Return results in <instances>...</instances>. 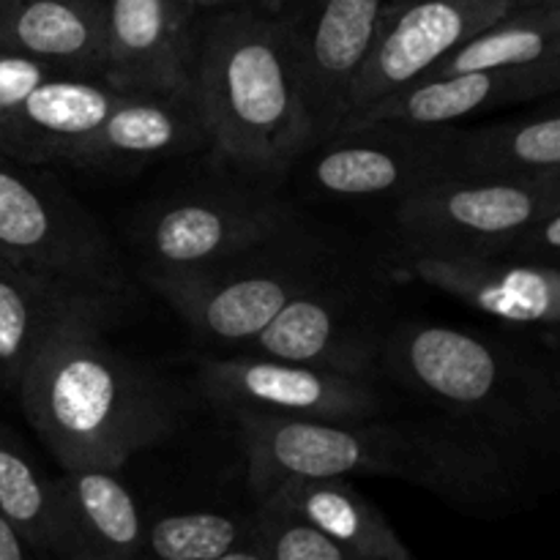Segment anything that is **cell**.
Returning <instances> with one entry per match:
<instances>
[{
  "mask_svg": "<svg viewBox=\"0 0 560 560\" xmlns=\"http://www.w3.org/2000/svg\"><path fill=\"white\" fill-rule=\"evenodd\" d=\"M36 558L33 547L27 545L25 534L16 528L9 514L0 512V560H27Z\"/></svg>",
  "mask_w": 560,
  "mask_h": 560,
  "instance_id": "30",
  "label": "cell"
},
{
  "mask_svg": "<svg viewBox=\"0 0 560 560\" xmlns=\"http://www.w3.org/2000/svg\"><path fill=\"white\" fill-rule=\"evenodd\" d=\"M200 388L228 413L252 410L331 421L377 419L386 413V397L372 377L342 375L260 353L202 361Z\"/></svg>",
  "mask_w": 560,
  "mask_h": 560,
  "instance_id": "12",
  "label": "cell"
},
{
  "mask_svg": "<svg viewBox=\"0 0 560 560\" xmlns=\"http://www.w3.org/2000/svg\"><path fill=\"white\" fill-rule=\"evenodd\" d=\"M539 184L545 186V191H547V197L552 200V206H560V170H556V173L539 175Z\"/></svg>",
  "mask_w": 560,
  "mask_h": 560,
  "instance_id": "31",
  "label": "cell"
},
{
  "mask_svg": "<svg viewBox=\"0 0 560 560\" xmlns=\"http://www.w3.org/2000/svg\"><path fill=\"white\" fill-rule=\"evenodd\" d=\"M58 71L66 69L44 63V60L27 58V55L3 52V49H0V115H5L11 107H16L33 88L42 85L44 80H49V77L58 74ZM71 74H74V71H71Z\"/></svg>",
  "mask_w": 560,
  "mask_h": 560,
  "instance_id": "28",
  "label": "cell"
},
{
  "mask_svg": "<svg viewBox=\"0 0 560 560\" xmlns=\"http://www.w3.org/2000/svg\"><path fill=\"white\" fill-rule=\"evenodd\" d=\"M0 255L80 288L129 290L104 224L38 164L0 153Z\"/></svg>",
  "mask_w": 560,
  "mask_h": 560,
  "instance_id": "6",
  "label": "cell"
},
{
  "mask_svg": "<svg viewBox=\"0 0 560 560\" xmlns=\"http://www.w3.org/2000/svg\"><path fill=\"white\" fill-rule=\"evenodd\" d=\"M326 244L304 230L189 271H145V282L217 345H249L295 295L334 277Z\"/></svg>",
  "mask_w": 560,
  "mask_h": 560,
  "instance_id": "5",
  "label": "cell"
},
{
  "mask_svg": "<svg viewBox=\"0 0 560 560\" xmlns=\"http://www.w3.org/2000/svg\"><path fill=\"white\" fill-rule=\"evenodd\" d=\"M238 3H246V0H197V5H200V9H208V11L228 9V5H238Z\"/></svg>",
  "mask_w": 560,
  "mask_h": 560,
  "instance_id": "32",
  "label": "cell"
},
{
  "mask_svg": "<svg viewBox=\"0 0 560 560\" xmlns=\"http://www.w3.org/2000/svg\"><path fill=\"white\" fill-rule=\"evenodd\" d=\"M520 118L459 126L452 137L448 178H539L560 170V91Z\"/></svg>",
  "mask_w": 560,
  "mask_h": 560,
  "instance_id": "22",
  "label": "cell"
},
{
  "mask_svg": "<svg viewBox=\"0 0 560 560\" xmlns=\"http://www.w3.org/2000/svg\"><path fill=\"white\" fill-rule=\"evenodd\" d=\"M0 512L14 520L36 558H52V479L38 474L5 424H0Z\"/></svg>",
  "mask_w": 560,
  "mask_h": 560,
  "instance_id": "26",
  "label": "cell"
},
{
  "mask_svg": "<svg viewBox=\"0 0 560 560\" xmlns=\"http://www.w3.org/2000/svg\"><path fill=\"white\" fill-rule=\"evenodd\" d=\"M408 255L501 257L552 206L539 178H443L394 202Z\"/></svg>",
  "mask_w": 560,
  "mask_h": 560,
  "instance_id": "7",
  "label": "cell"
},
{
  "mask_svg": "<svg viewBox=\"0 0 560 560\" xmlns=\"http://www.w3.org/2000/svg\"><path fill=\"white\" fill-rule=\"evenodd\" d=\"M381 375L517 465L536 495L560 487V355L443 323H392Z\"/></svg>",
  "mask_w": 560,
  "mask_h": 560,
  "instance_id": "2",
  "label": "cell"
},
{
  "mask_svg": "<svg viewBox=\"0 0 560 560\" xmlns=\"http://www.w3.org/2000/svg\"><path fill=\"white\" fill-rule=\"evenodd\" d=\"M260 498L288 479L381 476L430 490L457 506L495 509L536 495L517 465L452 419H293L233 410Z\"/></svg>",
  "mask_w": 560,
  "mask_h": 560,
  "instance_id": "1",
  "label": "cell"
},
{
  "mask_svg": "<svg viewBox=\"0 0 560 560\" xmlns=\"http://www.w3.org/2000/svg\"><path fill=\"white\" fill-rule=\"evenodd\" d=\"M501 257H523V260L560 262V206L550 208L545 217L536 219L528 230L517 235L506 255Z\"/></svg>",
  "mask_w": 560,
  "mask_h": 560,
  "instance_id": "29",
  "label": "cell"
},
{
  "mask_svg": "<svg viewBox=\"0 0 560 560\" xmlns=\"http://www.w3.org/2000/svg\"><path fill=\"white\" fill-rule=\"evenodd\" d=\"M145 530L115 470L74 468L52 479V558L135 560L145 556Z\"/></svg>",
  "mask_w": 560,
  "mask_h": 560,
  "instance_id": "19",
  "label": "cell"
},
{
  "mask_svg": "<svg viewBox=\"0 0 560 560\" xmlns=\"http://www.w3.org/2000/svg\"><path fill=\"white\" fill-rule=\"evenodd\" d=\"M118 304L58 323L16 388L27 424L63 470H120L178 427L180 402L170 383L104 339Z\"/></svg>",
  "mask_w": 560,
  "mask_h": 560,
  "instance_id": "3",
  "label": "cell"
},
{
  "mask_svg": "<svg viewBox=\"0 0 560 560\" xmlns=\"http://www.w3.org/2000/svg\"><path fill=\"white\" fill-rule=\"evenodd\" d=\"M211 145L195 93L131 91L74 151L69 167L129 170Z\"/></svg>",
  "mask_w": 560,
  "mask_h": 560,
  "instance_id": "18",
  "label": "cell"
},
{
  "mask_svg": "<svg viewBox=\"0 0 560 560\" xmlns=\"http://www.w3.org/2000/svg\"><path fill=\"white\" fill-rule=\"evenodd\" d=\"M405 257L421 282L481 315L523 328L560 326V262L523 257Z\"/></svg>",
  "mask_w": 560,
  "mask_h": 560,
  "instance_id": "16",
  "label": "cell"
},
{
  "mask_svg": "<svg viewBox=\"0 0 560 560\" xmlns=\"http://www.w3.org/2000/svg\"><path fill=\"white\" fill-rule=\"evenodd\" d=\"M530 0H388L348 98V115L424 77L448 52Z\"/></svg>",
  "mask_w": 560,
  "mask_h": 560,
  "instance_id": "13",
  "label": "cell"
},
{
  "mask_svg": "<svg viewBox=\"0 0 560 560\" xmlns=\"http://www.w3.org/2000/svg\"><path fill=\"white\" fill-rule=\"evenodd\" d=\"M266 495H277L279 501L295 509L315 528L342 545L353 560L413 558L386 514L359 487L350 485V476L288 479Z\"/></svg>",
  "mask_w": 560,
  "mask_h": 560,
  "instance_id": "23",
  "label": "cell"
},
{
  "mask_svg": "<svg viewBox=\"0 0 560 560\" xmlns=\"http://www.w3.org/2000/svg\"><path fill=\"white\" fill-rule=\"evenodd\" d=\"M107 0H0V49L102 77Z\"/></svg>",
  "mask_w": 560,
  "mask_h": 560,
  "instance_id": "21",
  "label": "cell"
},
{
  "mask_svg": "<svg viewBox=\"0 0 560 560\" xmlns=\"http://www.w3.org/2000/svg\"><path fill=\"white\" fill-rule=\"evenodd\" d=\"M301 228L284 197L255 189H202L164 200L142 224L145 271H189L277 241Z\"/></svg>",
  "mask_w": 560,
  "mask_h": 560,
  "instance_id": "9",
  "label": "cell"
},
{
  "mask_svg": "<svg viewBox=\"0 0 560 560\" xmlns=\"http://www.w3.org/2000/svg\"><path fill=\"white\" fill-rule=\"evenodd\" d=\"M249 5H255V9L266 11V14H277V9L282 5V0H246Z\"/></svg>",
  "mask_w": 560,
  "mask_h": 560,
  "instance_id": "33",
  "label": "cell"
},
{
  "mask_svg": "<svg viewBox=\"0 0 560 560\" xmlns=\"http://www.w3.org/2000/svg\"><path fill=\"white\" fill-rule=\"evenodd\" d=\"M388 0H282L273 20L299 77L315 142L342 126Z\"/></svg>",
  "mask_w": 560,
  "mask_h": 560,
  "instance_id": "11",
  "label": "cell"
},
{
  "mask_svg": "<svg viewBox=\"0 0 560 560\" xmlns=\"http://www.w3.org/2000/svg\"><path fill=\"white\" fill-rule=\"evenodd\" d=\"M102 77L58 71L0 115V153L55 167L129 96Z\"/></svg>",
  "mask_w": 560,
  "mask_h": 560,
  "instance_id": "17",
  "label": "cell"
},
{
  "mask_svg": "<svg viewBox=\"0 0 560 560\" xmlns=\"http://www.w3.org/2000/svg\"><path fill=\"white\" fill-rule=\"evenodd\" d=\"M191 93L211 148L244 173L277 178L315 145L277 20L255 5L213 9L202 22Z\"/></svg>",
  "mask_w": 560,
  "mask_h": 560,
  "instance_id": "4",
  "label": "cell"
},
{
  "mask_svg": "<svg viewBox=\"0 0 560 560\" xmlns=\"http://www.w3.org/2000/svg\"><path fill=\"white\" fill-rule=\"evenodd\" d=\"M558 91L560 60L520 66V69H481L446 77H419V80L361 107L359 113L345 118L339 129L370 124V120L457 126L474 115L512 107V104L541 102Z\"/></svg>",
  "mask_w": 560,
  "mask_h": 560,
  "instance_id": "15",
  "label": "cell"
},
{
  "mask_svg": "<svg viewBox=\"0 0 560 560\" xmlns=\"http://www.w3.org/2000/svg\"><path fill=\"white\" fill-rule=\"evenodd\" d=\"M255 539L262 560H353L342 545L277 495L255 498Z\"/></svg>",
  "mask_w": 560,
  "mask_h": 560,
  "instance_id": "27",
  "label": "cell"
},
{
  "mask_svg": "<svg viewBox=\"0 0 560 560\" xmlns=\"http://www.w3.org/2000/svg\"><path fill=\"white\" fill-rule=\"evenodd\" d=\"M552 60H560V0H530L459 44L424 77L520 69Z\"/></svg>",
  "mask_w": 560,
  "mask_h": 560,
  "instance_id": "24",
  "label": "cell"
},
{
  "mask_svg": "<svg viewBox=\"0 0 560 560\" xmlns=\"http://www.w3.org/2000/svg\"><path fill=\"white\" fill-rule=\"evenodd\" d=\"M145 552L162 560H262L255 517L224 512H180L145 530Z\"/></svg>",
  "mask_w": 560,
  "mask_h": 560,
  "instance_id": "25",
  "label": "cell"
},
{
  "mask_svg": "<svg viewBox=\"0 0 560 560\" xmlns=\"http://www.w3.org/2000/svg\"><path fill=\"white\" fill-rule=\"evenodd\" d=\"M388 326L386 301L375 290L334 273L295 295L244 348L375 381Z\"/></svg>",
  "mask_w": 560,
  "mask_h": 560,
  "instance_id": "10",
  "label": "cell"
},
{
  "mask_svg": "<svg viewBox=\"0 0 560 560\" xmlns=\"http://www.w3.org/2000/svg\"><path fill=\"white\" fill-rule=\"evenodd\" d=\"M457 126L370 120L315 142L304 175L312 191L334 200H394L448 178Z\"/></svg>",
  "mask_w": 560,
  "mask_h": 560,
  "instance_id": "8",
  "label": "cell"
},
{
  "mask_svg": "<svg viewBox=\"0 0 560 560\" xmlns=\"http://www.w3.org/2000/svg\"><path fill=\"white\" fill-rule=\"evenodd\" d=\"M197 0H107L102 80L120 91H189Z\"/></svg>",
  "mask_w": 560,
  "mask_h": 560,
  "instance_id": "14",
  "label": "cell"
},
{
  "mask_svg": "<svg viewBox=\"0 0 560 560\" xmlns=\"http://www.w3.org/2000/svg\"><path fill=\"white\" fill-rule=\"evenodd\" d=\"M115 301L120 295L80 288L0 255V392L16 394L33 353L58 323Z\"/></svg>",
  "mask_w": 560,
  "mask_h": 560,
  "instance_id": "20",
  "label": "cell"
}]
</instances>
